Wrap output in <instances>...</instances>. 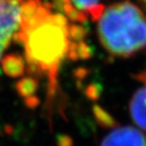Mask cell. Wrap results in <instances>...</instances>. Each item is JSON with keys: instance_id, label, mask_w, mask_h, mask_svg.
<instances>
[{"instance_id": "cell-3", "label": "cell", "mask_w": 146, "mask_h": 146, "mask_svg": "<svg viewBox=\"0 0 146 146\" xmlns=\"http://www.w3.org/2000/svg\"><path fill=\"white\" fill-rule=\"evenodd\" d=\"M25 2L27 0H0V63L21 30Z\"/></svg>"}, {"instance_id": "cell-9", "label": "cell", "mask_w": 146, "mask_h": 146, "mask_svg": "<svg viewBox=\"0 0 146 146\" xmlns=\"http://www.w3.org/2000/svg\"><path fill=\"white\" fill-rule=\"evenodd\" d=\"M139 1L141 2V4L143 5V6L146 8V0H139Z\"/></svg>"}, {"instance_id": "cell-6", "label": "cell", "mask_w": 146, "mask_h": 146, "mask_svg": "<svg viewBox=\"0 0 146 146\" xmlns=\"http://www.w3.org/2000/svg\"><path fill=\"white\" fill-rule=\"evenodd\" d=\"M130 116L138 129L146 132V84L137 89L130 100Z\"/></svg>"}, {"instance_id": "cell-7", "label": "cell", "mask_w": 146, "mask_h": 146, "mask_svg": "<svg viewBox=\"0 0 146 146\" xmlns=\"http://www.w3.org/2000/svg\"><path fill=\"white\" fill-rule=\"evenodd\" d=\"M2 67L8 75H19L23 70V61L17 57H9L2 60Z\"/></svg>"}, {"instance_id": "cell-2", "label": "cell", "mask_w": 146, "mask_h": 146, "mask_svg": "<svg viewBox=\"0 0 146 146\" xmlns=\"http://www.w3.org/2000/svg\"><path fill=\"white\" fill-rule=\"evenodd\" d=\"M96 23L100 44L114 57H131L146 49V15L134 3L105 6Z\"/></svg>"}, {"instance_id": "cell-5", "label": "cell", "mask_w": 146, "mask_h": 146, "mask_svg": "<svg viewBox=\"0 0 146 146\" xmlns=\"http://www.w3.org/2000/svg\"><path fill=\"white\" fill-rule=\"evenodd\" d=\"M100 146H146V136L138 128L121 126L110 131Z\"/></svg>"}, {"instance_id": "cell-1", "label": "cell", "mask_w": 146, "mask_h": 146, "mask_svg": "<svg viewBox=\"0 0 146 146\" xmlns=\"http://www.w3.org/2000/svg\"><path fill=\"white\" fill-rule=\"evenodd\" d=\"M16 41L23 44L31 67L48 73L54 87L57 67L69 50L65 16L53 13L41 0H27Z\"/></svg>"}, {"instance_id": "cell-4", "label": "cell", "mask_w": 146, "mask_h": 146, "mask_svg": "<svg viewBox=\"0 0 146 146\" xmlns=\"http://www.w3.org/2000/svg\"><path fill=\"white\" fill-rule=\"evenodd\" d=\"M54 2L65 16L79 23L88 18L96 21L105 8L102 0H54Z\"/></svg>"}, {"instance_id": "cell-8", "label": "cell", "mask_w": 146, "mask_h": 146, "mask_svg": "<svg viewBox=\"0 0 146 146\" xmlns=\"http://www.w3.org/2000/svg\"><path fill=\"white\" fill-rule=\"evenodd\" d=\"M139 78H141L142 80H144V82H145V84H146V71L144 73H142V74H140Z\"/></svg>"}]
</instances>
